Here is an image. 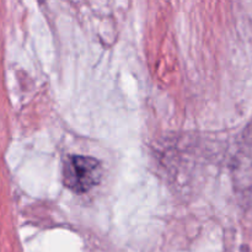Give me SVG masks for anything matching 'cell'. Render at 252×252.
Here are the masks:
<instances>
[{
	"label": "cell",
	"instance_id": "1",
	"mask_svg": "<svg viewBox=\"0 0 252 252\" xmlns=\"http://www.w3.org/2000/svg\"><path fill=\"white\" fill-rule=\"evenodd\" d=\"M101 179L100 161L91 157L69 155L63 165V182L75 193H85L98 185Z\"/></svg>",
	"mask_w": 252,
	"mask_h": 252
}]
</instances>
